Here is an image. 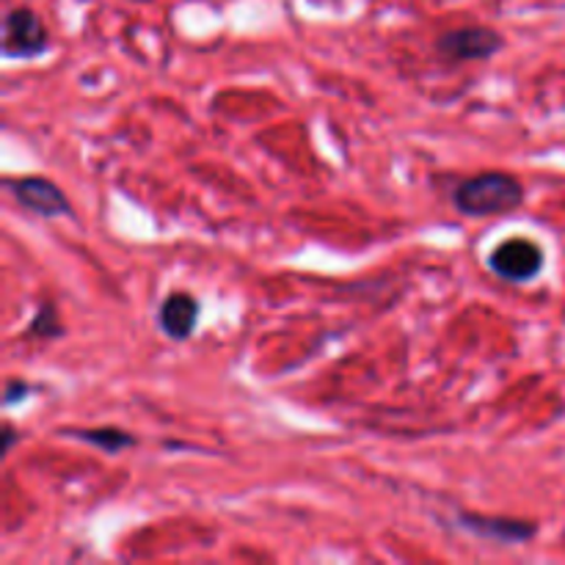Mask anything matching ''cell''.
Masks as SVG:
<instances>
[{"label":"cell","instance_id":"obj_8","mask_svg":"<svg viewBox=\"0 0 565 565\" xmlns=\"http://www.w3.org/2000/svg\"><path fill=\"white\" fill-rule=\"evenodd\" d=\"M64 436H72V439H81L86 445L97 447V450L108 452V456H116V452L127 450V447L136 445V436L125 434L119 428H92V430H64Z\"/></svg>","mask_w":565,"mask_h":565},{"label":"cell","instance_id":"obj_11","mask_svg":"<svg viewBox=\"0 0 565 565\" xmlns=\"http://www.w3.org/2000/svg\"><path fill=\"white\" fill-rule=\"evenodd\" d=\"M3 452H11V447H14L17 445V430L14 428H11V425H6V428H3Z\"/></svg>","mask_w":565,"mask_h":565},{"label":"cell","instance_id":"obj_7","mask_svg":"<svg viewBox=\"0 0 565 565\" xmlns=\"http://www.w3.org/2000/svg\"><path fill=\"white\" fill-rule=\"evenodd\" d=\"M199 315H202V303L191 292H169L158 309V326L169 340L185 342L196 331Z\"/></svg>","mask_w":565,"mask_h":565},{"label":"cell","instance_id":"obj_9","mask_svg":"<svg viewBox=\"0 0 565 565\" xmlns=\"http://www.w3.org/2000/svg\"><path fill=\"white\" fill-rule=\"evenodd\" d=\"M64 334V326H61L58 312L50 301L39 303L36 315L31 318V326H28L25 337H39V340H55V337Z\"/></svg>","mask_w":565,"mask_h":565},{"label":"cell","instance_id":"obj_6","mask_svg":"<svg viewBox=\"0 0 565 565\" xmlns=\"http://www.w3.org/2000/svg\"><path fill=\"white\" fill-rule=\"evenodd\" d=\"M467 533H472L475 539L497 541V544H524V541L533 539L539 533L533 522H524V519H505V516H480V513H461L458 516Z\"/></svg>","mask_w":565,"mask_h":565},{"label":"cell","instance_id":"obj_4","mask_svg":"<svg viewBox=\"0 0 565 565\" xmlns=\"http://www.w3.org/2000/svg\"><path fill=\"white\" fill-rule=\"evenodd\" d=\"M50 47V33L36 11L17 6L3 20V55L6 58H36Z\"/></svg>","mask_w":565,"mask_h":565},{"label":"cell","instance_id":"obj_10","mask_svg":"<svg viewBox=\"0 0 565 565\" xmlns=\"http://www.w3.org/2000/svg\"><path fill=\"white\" fill-rule=\"evenodd\" d=\"M28 392H31V386L25 384V381H6V390H3V406L11 408L14 403H20L22 397H28Z\"/></svg>","mask_w":565,"mask_h":565},{"label":"cell","instance_id":"obj_3","mask_svg":"<svg viewBox=\"0 0 565 565\" xmlns=\"http://www.w3.org/2000/svg\"><path fill=\"white\" fill-rule=\"evenodd\" d=\"M544 248L530 237H508L489 254V268L513 285L533 281L544 270Z\"/></svg>","mask_w":565,"mask_h":565},{"label":"cell","instance_id":"obj_1","mask_svg":"<svg viewBox=\"0 0 565 565\" xmlns=\"http://www.w3.org/2000/svg\"><path fill=\"white\" fill-rule=\"evenodd\" d=\"M456 207L469 218H494L511 215L524 204V185L505 171H486L461 182L452 196Z\"/></svg>","mask_w":565,"mask_h":565},{"label":"cell","instance_id":"obj_5","mask_svg":"<svg viewBox=\"0 0 565 565\" xmlns=\"http://www.w3.org/2000/svg\"><path fill=\"white\" fill-rule=\"evenodd\" d=\"M11 193L17 202L31 213L42 215V218H61V215L72 213L70 199L61 193L55 182L44 180V177H22V180L11 182Z\"/></svg>","mask_w":565,"mask_h":565},{"label":"cell","instance_id":"obj_2","mask_svg":"<svg viewBox=\"0 0 565 565\" xmlns=\"http://www.w3.org/2000/svg\"><path fill=\"white\" fill-rule=\"evenodd\" d=\"M505 47V39L486 25H467L447 31L436 39V53L447 64H469V61H489Z\"/></svg>","mask_w":565,"mask_h":565}]
</instances>
